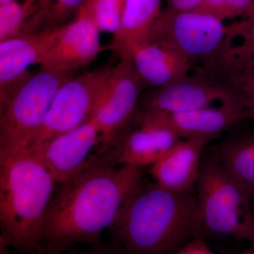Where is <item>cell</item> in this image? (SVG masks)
Masks as SVG:
<instances>
[{
    "instance_id": "10",
    "label": "cell",
    "mask_w": 254,
    "mask_h": 254,
    "mask_svg": "<svg viewBox=\"0 0 254 254\" xmlns=\"http://www.w3.org/2000/svg\"><path fill=\"white\" fill-rule=\"evenodd\" d=\"M98 128L93 120L72 131L51 139L28 147L49 171L56 183L64 185L81 173L95 157L90 156L91 150L99 145Z\"/></svg>"
},
{
    "instance_id": "6",
    "label": "cell",
    "mask_w": 254,
    "mask_h": 254,
    "mask_svg": "<svg viewBox=\"0 0 254 254\" xmlns=\"http://www.w3.org/2000/svg\"><path fill=\"white\" fill-rule=\"evenodd\" d=\"M113 66L110 60L65 82L57 92L43 125L27 148L72 131L91 120Z\"/></svg>"
},
{
    "instance_id": "22",
    "label": "cell",
    "mask_w": 254,
    "mask_h": 254,
    "mask_svg": "<svg viewBox=\"0 0 254 254\" xmlns=\"http://www.w3.org/2000/svg\"><path fill=\"white\" fill-rule=\"evenodd\" d=\"M196 11L215 16L224 21L227 18L254 16V0H206Z\"/></svg>"
},
{
    "instance_id": "30",
    "label": "cell",
    "mask_w": 254,
    "mask_h": 254,
    "mask_svg": "<svg viewBox=\"0 0 254 254\" xmlns=\"http://www.w3.org/2000/svg\"><path fill=\"white\" fill-rule=\"evenodd\" d=\"M12 1V0H0V4L2 3L7 2V1Z\"/></svg>"
},
{
    "instance_id": "24",
    "label": "cell",
    "mask_w": 254,
    "mask_h": 254,
    "mask_svg": "<svg viewBox=\"0 0 254 254\" xmlns=\"http://www.w3.org/2000/svg\"><path fill=\"white\" fill-rule=\"evenodd\" d=\"M173 254H216L201 237H195L180 247Z\"/></svg>"
},
{
    "instance_id": "23",
    "label": "cell",
    "mask_w": 254,
    "mask_h": 254,
    "mask_svg": "<svg viewBox=\"0 0 254 254\" xmlns=\"http://www.w3.org/2000/svg\"><path fill=\"white\" fill-rule=\"evenodd\" d=\"M88 0H54L50 9V21H54L58 26L71 15L78 14Z\"/></svg>"
},
{
    "instance_id": "17",
    "label": "cell",
    "mask_w": 254,
    "mask_h": 254,
    "mask_svg": "<svg viewBox=\"0 0 254 254\" xmlns=\"http://www.w3.org/2000/svg\"><path fill=\"white\" fill-rule=\"evenodd\" d=\"M145 86H165L188 75L192 62L177 52L154 43H145L133 50L130 58Z\"/></svg>"
},
{
    "instance_id": "26",
    "label": "cell",
    "mask_w": 254,
    "mask_h": 254,
    "mask_svg": "<svg viewBox=\"0 0 254 254\" xmlns=\"http://www.w3.org/2000/svg\"><path fill=\"white\" fill-rule=\"evenodd\" d=\"M49 254H125L120 247L118 248H110V247H103V248L92 249L86 251H64V252H57Z\"/></svg>"
},
{
    "instance_id": "25",
    "label": "cell",
    "mask_w": 254,
    "mask_h": 254,
    "mask_svg": "<svg viewBox=\"0 0 254 254\" xmlns=\"http://www.w3.org/2000/svg\"><path fill=\"white\" fill-rule=\"evenodd\" d=\"M206 0H167L165 9L175 11H196Z\"/></svg>"
},
{
    "instance_id": "21",
    "label": "cell",
    "mask_w": 254,
    "mask_h": 254,
    "mask_svg": "<svg viewBox=\"0 0 254 254\" xmlns=\"http://www.w3.org/2000/svg\"><path fill=\"white\" fill-rule=\"evenodd\" d=\"M86 4L100 31L114 35L118 31L125 0H88Z\"/></svg>"
},
{
    "instance_id": "3",
    "label": "cell",
    "mask_w": 254,
    "mask_h": 254,
    "mask_svg": "<svg viewBox=\"0 0 254 254\" xmlns=\"http://www.w3.org/2000/svg\"><path fill=\"white\" fill-rule=\"evenodd\" d=\"M56 182L29 150L0 155L1 246L22 253L41 250Z\"/></svg>"
},
{
    "instance_id": "18",
    "label": "cell",
    "mask_w": 254,
    "mask_h": 254,
    "mask_svg": "<svg viewBox=\"0 0 254 254\" xmlns=\"http://www.w3.org/2000/svg\"><path fill=\"white\" fill-rule=\"evenodd\" d=\"M217 160L250 197H254V132L225 138L218 145Z\"/></svg>"
},
{
    "instance_id": "7",
    "label": "cell",
    "mask_w": 254,
    "mask_h": 254,
    "mask_svg": "<svg viewBox=\"0 0 254 254\" xmlns=\"http://www.w3.org/2000/svg\"><path fill=\"white\" fill-rule=\"evenodd\" d=\"M228 28L220 18L198 11L163 10L147 43L180 53L193 62L204 63L226 39Z\"/></svg>"
},
{
    "instance_id": "15",
    "label": "cell",
    "mask_w": 254,
    "mask_h": 254,
    "mask_svg": "<svg viewBox=\"0 0 254 254\" xmlns=\"http://www.w3.org/2000/svg\"><path fill=\"white\" fill-rule=\"evenodd\" d=\"M181 138L165 127L139 125L127 132L108 153L102 155L108 163L141 168L154 165Z\"/></svg>"
},
{
    "instance_id": "12",
    "label": "cell",
    "mask_w": 254,
    "mask_h": 254,
    "mask_svg": "<svg viewBox=\"0 0 254 254\" xmlns=\"http://www.w3.org/2000/svg\"><path fill=\"white\" fill-rule=\"evenodd\" d=\"M234 98L223 87L198 71L148 91L142 98L141 110L165 114L185 113L206 108L215 101L224 103Z\"/></svg>"
},
{
    "instance_id": "4",
    "label": "cell",
    "mask_w": 254,
    "mask_h": 254,
    "mask_svg": "<svg viewBox=\"0 0 254 254\" xmlns=\"http://www.w3.org/2000/svg\"><path fill=\"white\" fill-rule=\"evenodd\" d=\"M197 186L203 234L247 240L254 245L250 198L217 158L202 162Z\"/></svg>"
},
{
    "instance_id": "27",
    "label": "cell",
    "mask_w": 254,
    "mask_h": 254,
    "mask_svg": "<svg viewBox=\"0 0 254 254\" xmlns=\"http://www.w3.org/2000/svg\"><path fill=\"white\" fill-rule=\"evenodd\" d=\"M229 64V63H227ZM237 65V66H247V67H252L254 68V58H252L248 61L246 62V63H244L242 64H233Z\"/></svg>"
},
{
    "instance_id": "29",
    "label": "cell",
    "mask_w": 254,
    "mask_h": 254,
    "mask_svg": "<svg viewBox=\"0 0 254 254\" xmlns=\"http://www.w3.org/2000/svg\"><path fill=\"white\" fill-rule=\"evenodd\" d=\"M1 254H6V252H5L4 247H1Z\"/></svg>"
},
{
    "instance_id": "1",
    "label": "cell",
    "mask_w": 254,
    "mask_h": 254,
    "mask_svg": "<svg viewBox=\"0 0 254 254\" xmlns=\"http://www.w3.org/2000/svg\"><path fill=\"white\" fill-rule=\"evenodd\" d=\"M141 182L140 168H115L103 158H95L53 196L45 219L42 246L53 254L76 244L98 242Z\"/></svg>"
},
{
    "instance_id": "19",
    "label": "cell",
    "mask_w": 254,
    "mask_h": 254,
    "mask_svg": "<svg viewBox=\"0 0 254 254\" xmlns=\"http://www.w3.org/2000/svg\"><path fill=\"white\" fill-rule=\"evenodd\" d=\"M198 71L223 87L245 108L247 119L254 120V68L210 59Z\"/></svg>"
},
{
    "instance_id": "16",
    "label": "cell",
    "mask_w": 254,
    "mask_h": 254,
    "mask_svg": "<svg viewBox=\"0 0 254 254\" xmlns=\"http://www.w3.org/2000/svg\"><path fill=\"white\" fill-rule=\"evenodd\" d=\"M161 4L162 0H125L120 28L108 47L120 59L130 60L133 50L148 43Z\"/></svg>"
},
{
    "instance_id": "8",
    "label": "cell",
    "mask_w": 254,
    "mask_h": 254,
    "mask_svg": "<svg viewBox=\"0 0 254 254\" xmlns=\"http://www.w3.org/2000/svg\"><path fill=\"white\" fill-rule=\"evenodd\" d=\"M145 86L131 60L120 59L113 66L91 118L99 132L100 155L108 153L127 133Z\"/></svg>"
},
{
    "instance_id": "5",
    "label": "cell",
    "mask_w": 254,
    "mask_h": 254,
    "mask_svg": "<svg viewBox=\"0 0 254 254\" xmlns=\"http://www.w3.org/2000/svg\"><path fill=\"white\" fill-rule=\"evenodd\" d=\"M70 73L41 69L0 100V155L26 149Z\"/></svg>"
},
{
    "instance_id": "13",
    "label": "cell",
    "mask_w": 254,
    "mask_h": 254,
    "mask_svg": "<svg viewBox=\"0 0 254 254\" xmlns=\"http://www.w3.org/2000/svg\"><path fill=\"white\" fill-rule=\"evenodd\" d=\"M64 26L26 33L0 41V100L31 75L28 68L41 64Z\"/></svg>"
},
{
    "instance_id": "2",
    "label": "cell",
    "mask_w": 254,
    "mask_h": 254,
    "mask_svg": "<svg viewBox=\"0 0 254 254\" xmlns=\"http://www.w3.org/2000/svg\"><path fill=\"white\" fill-rule=\"evenodd\" d=\"M110 230L125 254H173L203 235L198 198L141 182Z\"/></svg>"
},
{
    "instance_id": "11",
    "label": "cell",
    "mask_w": 254,
    "mask_h": 254,
    "mask_svg": "<svg viewBox=\"0 0 254 254\" xmlns=\"http://www.w3.org/2000/svg\"><path fill=\"white\" fill-rule=\"evenodd\" d=\"M106 49L102 46L91 9L85 4L72 21L64 25L40 65L41 69L71 74L93 63Z\"/></svg>"
},
{
    "instance_id": "20",
    "label": "cell",
    "mask_w": 254,
    "mask_h": 254,
    "mask_svg": "<svg viewBox=\"0 0 254 254\" xmlns=\"http://www.w3.org/2000/svg\"><path fill=\"white\" fill-rule=\"evenodd\" d=\"M227 38H240L239 44L225 40L220 50L214 55L215 59L224 63L240 64L254 58V16L227 26Z\"/></svg>"
},
{
    "instance_id": "28",
    "label": "cell",
    "mask_w": 254,
    "mask_h": 254,
    "mask_svg": "<svg viewBox=\"0 0 254 254\" xmlns=\"http://www.w3.org/2000/svg\"><path fill=\"white\" fill-rule=\"evenodd\" d=\"M240 254H254V245H252L250 248L247 249Z\"/></svg>"
},
{
    "instance_id": "14",
    "label": "cell",
    "mask_w": 254,
    "mask_h": 254,
    "mask_svg": "<svg viewBox=\"0 0 254 254\" xmlns=\"http://www.w3.org/2000/svg\"><path fill=\"white\" fill-rule=\"evenodd\" d=\"M210 140L180 139L150 167L155 182L173 191L190 193L199 178L201 156Z\"/></svg>"
},
{
    "instance_id": "31",
    "label": "cell",
    "mask_w": 254,
    "mask_h": 254,
    "mask_svg": "<svg viewBox=\"0 0 254 254\" xmlns=\"http://www.w3.org/2000/svg\"></svg>"
},
{
    "instance_id": "9",
    "label": "cell",
    "mask_w": 254,
    "mask_h": 254,
    "mask_svg": "<svg viewBox=\"0 0 254 254\" xmlns=\"http://www.w3.org/2000/svg\"><path fill=\"white\" fill-rule=\"evenodd\" d=\"M247 119V112L235 98L221 103L218 108H200L185 113L165 114L140 110L139 125L165 127L179 138L211 140Z\"/></svg>"
}]
</instances>
